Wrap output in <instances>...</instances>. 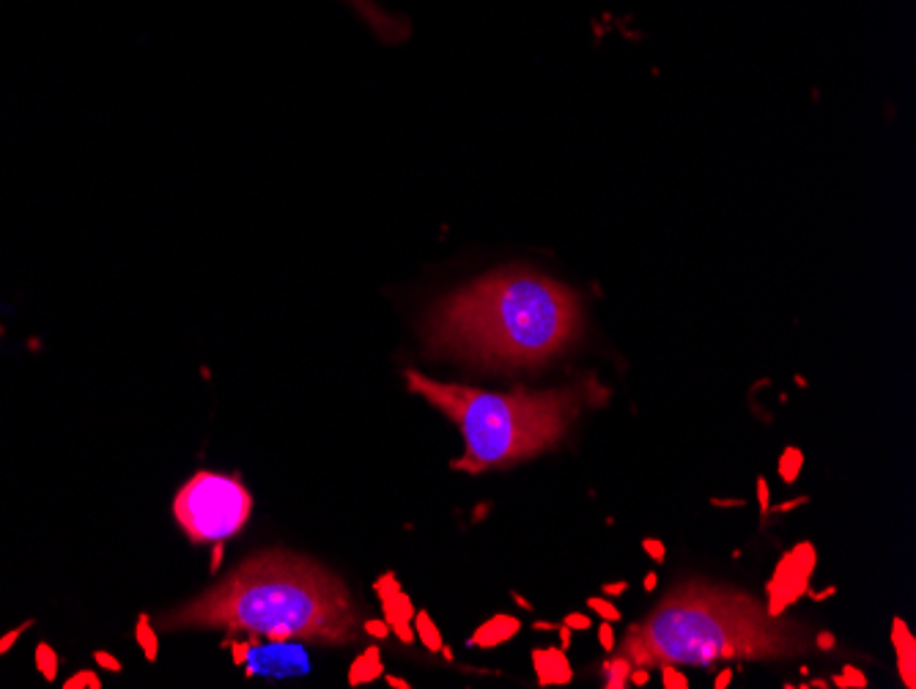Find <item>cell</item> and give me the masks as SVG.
Here are the masks:
<instances>
[{
	"label": "cell",
	"instance_id": "9",
	"mask_svg": "<svg viewBox=\"0 0 916 689\" xmlns=\"http://www.w3.org/2000/svg\"><path fill=\"white\" fill-rule=\"evenodd\" d=\"M519 632V618H511V615H497V618H491L489 624L478 629V635H475V643L478 646H497L502 640H511L513 635Z\"/></svg>",
	"mask_w": 916,
	"mask_h": 689
},
{
	"label": "cell",
	"instance_id": "10",
	"mask_svg": "<svg viewBox=\"0 0 916 689\" xmlns=\"http://www.w3.org/2000/svg\"><path fill=\"white\" fill-rule=\"evenodd\" d=\"M631 665L629 657H623L618 654L615 659H607L604 665H601V676H604V687L615 689V687H629V676H631Z\"/></svg>",
	"mask_w": 916,
	"mask_h": 689
},
{
	"label": "cell",
	"instance_id": "6",
	"mask_svg": "<svg viewBox=\"0 0 916 689\" xmlns=\"http://www.w3.org/2000/svg\"><path fill=\"white\" fill-rule=\"evenodd\" d=\"M812 569H815V547L812 544H799L796 550L779 560L777 574L766 585L768 610L774 615H782L785 607H790L799 596H804L810 588Z\"/></svg>",
	"mask_w": 916,
	"mask_h": 689
},
{
	"label": "cell",
	"instance_id": "21",
	"mask_svg": "<svg viewBox=\"0 0 916 689\" xmlns=\"http://www.w3.org/2000/svg\"><path fill=\"white\" fill-rule=\"evenodd\" d=\"M653 588H656V574H648L645 577V591H653Z\"/></svg>",
	"mask_w": 916,
	"mask_h": 689
},
{
	"label": "cell",
	"instance_id": "1",
	"mask_svg": "<svg viewBox=\"0 0 916 689\" xmlns=\"http://www.w3.org/2000/svg\"><path fill=\"white\" fill-rule=\"evenodd\" d=\"M585 311L574 289L530 267L480 275L431 308L423 338L431 357L489 368H538L582 338Z\"/></svg>",
	"mask_w": 916,
	"mask_h": 689
},
{
	"label": "cell",
	"instance_id": "11",
	"mask_svg": "<svg viewBox=\"0 0 916 689\" xmlns=\"http://www.w3.org/2000/svg\"><path fill=\"white\" fill-rule=\"evenodd\" d=\"M661 673V684L670 689H686L689 687V679L683 676L681 668H675V665H659Z\"/></svg>",
	"mask_w": 916,
	"mask_h": 689
},
{
	"label": "cell",
	"instance_id": "15",
	"mask_svg": "<svg viewBox=\"0 0 916 689\" xmlns=\"http://www.w3.org/2000/svg\"><path fill=\"white\" fill-rule=\"evenodd\" d=\"M598 637H601L604 651H615V635H612V624H609V621H604V624L598 626Z\"/></svg>",
	"mask_w": 916,
	"mask_h": 689
},
{
	"label": "cell",
	"instance_id": "5",
	"mask_svg": "<svg viewBox=\"0 0 916 689\" xmlns=\"http://www.w3.org/2000/svg\"><path fill=\"white\" fill-rule=\"evenodd\" d=\"M253 511V497L236 475L195 473L173 500V517L187 539L214 544L236 536Z\"/></svg>",
	"mask_w": 916,
	"mask_h": 689
},
{
	"label": "cell",
	"instance_id": "3",
	"mask_svg": "<svg viewBox=\"0 0 916 689\" xmlns=\"http://www.w3.org/2000/svg\"><path fill=\"white\" fill-rule=\"evenodd\" d=\"M812 648L815 640L804 626L774 615L749 591L689 580L664 593L642 624L629 626L618 654L634 668L653 670L801 657Z\"/></svg>",
	"mask_w": 916,
	"mask_h": 689
},
{
	"label": "cell",
	"instance_id": "2",
	"mask_svg": "<svg viewBox=\"0 0 916 689\" xmlns=\"http://www.w3.org/2000/svg\"><path fill=\"white\" fill-rule=\"evenodd\" d=\"M162 629H225L275 643H352L360 613L352 593L316 560L261 552L160 621Z\"/></svg>",
	"mask_w": 916,
	"mask_h": 689
},
{
	"label": "cell",
	"instance_id": "7",
	"mask_svg": "<svg viewBox=\"0 0 916 689\" xmlns=\"http://www.w3.org/2000/svg\"><path fill=\"white\" fill-rule=\"evenodd\" d=\"M892 646L897 654V670L908 689L916 687V640L903 618L892 621Z\"/></svg>",
	"mask_w": 916,
	"mask_h": 689
},
{
	"label": "cell",
	"instance_id": "22",
	"mask_svg": "<svg viewBox=\"0 0 916 689\" xmlns=\"http://www.w3.org/2000/svg\"><path fill=\"white\" fill-rule=\"evenodd\" d=\"M535 629H557L554 624H535Z\"/></svg>",
	"mask_w": 916,
	"mask_h": 689
},
{
	"label": "cell",
	"instance_id": "4",
	"mask_svg": "<svg viewBox=\"0 0 916 689\" xmlns=\"http://www.w3.org/2000/svg\"><path fill=\"white\" fill-rule=\"evenodd\" d=\"M406 385L456 423L464 437V456L453 462V470L461 473H486L552 451L585 407L607 401V390L596 379L538 393L524 388L489 393L406 371Z\"/></svg>",
	"mask_w": 916,
	"mask_h": 689
},
{
	"label": "cell",
	"instance_id": "13",
	"mask_svg": "<svg viewBox=\"0 0 916 689\" xmlns=\"http://www.w3.org/2000/svg\"><path fill=\"white\" fill-rule=\"evenodd\" d=\"M417 629H420V635H423V640H426L428 643V648H434V651H437L439 646H442V640H439V632L437 629H434V626H431V621H428V615H417Z\"/></svg>",
	"mask_w": 916,
	"mask_h": 689
},
{
	"label": "cell",
	"instance_id": "17",
	"mask_svg": "<svg viewBox=\"0 0 916 689\" xmlns=\"http://www.w3.org/2000/svg\"><path fill=\"white\" fill-rule=\"evenodd\" d=\"M642 547L648 550V555L653 560H656V563H661V560H664V544H661V541L645 539V541H642Z\"/></svg>",
	"mask_w": 916,
	"mask_h": 689
},
{
	"label": "cell",
	"instance_id": "14",
	"mask_svg": "<svg viewBox=\"0 0 916 689\" xmlns=\"http://www.w3.org/2000/svg\"><path fill=\"white\" fill-rule=\"evenodd\" d=\"M834 684H837V687H867V679H864L856 668H845V673L837 676Z\"/></svg>",
	"mask_w": 916,
	"mask_h": 689
},
{
	"label": "cell",
	"instance_id": "16",
	"mask_svg": "<svg viewBox=\"0 0 916 689\" xmlns=\"http://www.w3.org/2000/svg\"><path fill=\"white\" fill-rule=\"evenodd\" d=\"M563 624L568 626V629H590V624H593V621H590V618H587V615H582V613H571V615H565Z\"/></svg>",
	"mask_w": 916,
	"mask_h": 689
},
{
	"label": "cell",
	"instance_id": "12",
	"mask_svg": "<svg viewBox=\"0 0 916 689\" xmlns=\"http://www.w3.org/2000/svg\"><path fill=\"white\" fill-rule=\"evenodd\" d=\"M587 607H590L593 613L601 615L604 621H609V624H612V621H620L618 607H615L612 602H607V599H601V596H590V602H587Z\"/></svg>",
	"mask_w": 916,
	"mask_h": 689
},
{
	"label": "cell",
	"instance_id": "8",
	"mask_svg": "<svg viewBox=\"0 0 916 689\" xmlns=\"http://www.w3.org/2000/svg\"><path fill=\"white\" fill-rule=\"evenodd\" d=\"M533 665L535 673H538V681L544 687H549V684H568L571 676H574L563 648H538V651H533Z\"/></svg>",
	"mask_w": 916,
	"mask_h": 689
},
{
	"label": "cell",
	"instance_id": "20",
	"mask_svg": "<svg viewBox=\"0 0 916 689\" xmlns=\"http://www.w3.org/2000/svg\"><path fill=\"white\" fill-rule=\"evenodd\" d=\"M604 591H607V593H623V591H626V582H618V585H607Z\"/></svg>",
	"mask_w": 916,
	"mask_h": 689
},
{
	"label": "cell",
	"instance_id": "18",
	"mask_svg": "<svg viewBox=\"0 0 916 689\" xmlns=\"http://www.w3.org/2000/svg\"><path fill=\"white\" fill-rule=\"evenodd\" d=\"M730 679H733V670H722V673L716 676V684H714V687H716V689H725L727 684H730Z\"/></svg>",
	"mask_w": 916,
	"mask_h": 689
},
{
	"label": "cell",
	"instance_id": "19",
	"mask_svg": "<svg viewBox=\"0 0 916 689\" xmlns=\"http://www.w3.org/2000/svg\"><path fill=\"white\" fill-rule=\"evenodd\" d=\"M815 646H818V648H831V646H834V637L826 635V632H821V635H818V640H815Z\"/></svg>",
	"mask_w": 916,
	"mask_h": 689
}]
</instances>
